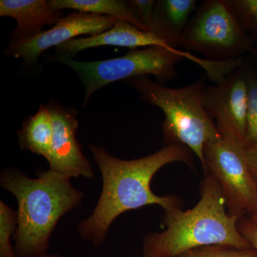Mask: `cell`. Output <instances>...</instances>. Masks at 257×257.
<instances>
[{
    "label": "cell",
    "instance_id": "23",
    "mask_svg": "<svg viewBox=\"0 0 257 257\" xmlns=\"http://www.w3.org/2000/svg\"><path fill=\"white\" fill-rule=\"evenodd\" d=\"M253 52V55H254L255 57H256L257 60V37H255V43L254 46L253 47V50L251 51Z\"/></svg>",
    "mask_w": 257,
    "mask_h": 257
},
{
    "label": "cell",
    "instance_id": "17",
    "mask_svg": "<svg viewBox=\"0 0 257 257\" xmlns=\"http://www.w3.org/2000/svg\"><path fill=\"white\" fill-rule=\"evenodd\" d=\"M18 211L0 200V257H18L11 239L18 229Z\"/></svg>",
    "mask_w": 257,
    "mask_h": 257
},
{
    "label": "cell",
    "instance_id": "3",
    "mask_svg": "<svg viewBox=\"0 0 257 257\" xmlns=\"http://www.w3.org/2000/svg\"><path fill=\"white\" fill-rule=\"evenodd\" d=\"M239 218L229 215L219 183L206 174L197 204L187 211L177 208L165 211V229L144 237L143 257H177L212 245L252 248L238 229Z\"/></svg>",
    "mask_w": 257,
    "mask_h": 257
},
{
    "label": "cell",
    "instance_id": "14",
    "mask_svg": "<svg viewBox=\"0 0 257 257\" xmlns=\"http://www.w3.org/2000/svg\"><path fill=\"white\" fill-rule=\"evenodd\" d=\"M20 148L46 160L50 155L53 136V124L50 108L41 104L35 114L28 116L18 133Z\"/></svg>",
    "mask_w": 257,
    "mask_h": 257
},
{
    "label": "cell",
    "instance_id": "9",
    "mask_svg": "<svg viewBox=\"0 0 257 257\" xmlns=\"http://www.w3.org/2000/svg\"><path fill=\"white\" fill-rule=\"evenodd\" d=\"M108 16L73 12L61 18L48 30L22 40H10L3 55L23 59L28 64L37 63L40 56L49 49L82 35H97L112 28L117 22Z\"/></svg>",
    "mask_w": 257,
    "mask_h": 257
},
{
    "label": "cell",
    "instance_id": "19",
    "mask_svg": "<svg viewBox=\"0 0 257 257\" xmlns=\"http://www.w3.org/2000/svg\"><path fill=\"white\" fill-rule=\"evenodd\" d=\"M177 257H257L253 248H238L227 245H212L194 248Z\"/></svg>",
    "mask_w": 257,
    "mask_h": 257
},
{
    "label": "cell",
    "instance_id": "13",
    "mask_svg": "<svg viewBox=\"0 0 257 257\" xmlns=\"http://www.w3.org/2000/svg\"><path fill=\"white\" fill-rule=\"evenodd\" d=\"M197 8V0L156 1L149 32L172 48H179L191 15Z\"/></svg>",
    "mask_w": 257,
    "mask_h": 257
},
{
    "label": "cell",
    "instance_id": "8",
    "mask_svg": "<svg viewBox=\"0 0 257 257\" xmlns=\"http://www.w3.org/2000/svg\"><path fill=\"white\" fill-rule=\"evenodd\" d=\"M204 108L223 138L244 144L247 114V85L244 60L221 82L205 86ZM245 145V144H244Z\"/></svg>",
    "mask_w": 257,
    "mask_h": 257
},
{
    "label": "cell",
    "instance_id": "2",
    "mask_svg": "<svg viewBox=\"0 0 257 257\" xmlns=\"http://www.w3.org/2000/svg\"><path fill=\"white\" fill-rule=\"evenodd\" d=\"M70 179L50 170L40 171L37 178L15 167L2 170L0 185L18 202V229L13 237L17 256L46 254L59 221L82 205L84 192Z\"/></svg>",
    "mask_w": 257,
    "mask_h": 257
},
{
    "label": "cell",
    "instance_id": "15",
    "mask_svg": "<svg viewBox=\"0 0 257 257\" xmlns=\"http://www.w3.org/2000/svg\"><path fill=\"white\" fill-rule=\"evenodd\" d=\"M57 10H72L81 13L111 17L118 21L126 22L143 30L147 29L135 18L127 4L122 0H50Z\"/></svg>",
    "mask_w": 257,
    "mask_h": 257
},
{
    "label": "cell",
    "instance_id": "1",
    "mask_svg": "<svg viewBox=\"0 0 257 257\" xmlns=\"http://www.w3.org/2000/svg\"><path fill=\"white\" fill-rule=\"evenodd\" d=\"M102 179V189L95 207L77 225L79 236L96 248L104 243L115 219L128 211L158 205L165 211L182 208V201L173 194L160 196L152 191V179L165 166L182 162L194 169L193 152L181 145H168L148 156L125 160L104 147L89 145Z\"/></svg>",
    "mask_w": 257,
    "mask_h": 257
},
{
    "label": "cell",
    "instance_id": "20",
    "mask_svg": "<svg viewBox=\"0 0 257 257\" xmlns=\"http://www.w3.org/2000/svg\"><path fill=\"white\" fill-rule=\"evenodd\" d=\"M127 4L135 18L150 30L156 1L154 0H128Z\"/></svg>",
    "mask_w": 257,
    "mask_h": 257
},
{
    "label": "cell",
    "instance_id": "5",
    "mask_svg": "<svg viewBox=\"0 0 257 257\" xmlns=\"http://www.w3.org/2000/svg\"><path fill=\"white\" fill-rule=\"evenodd\" d=\"M182 59L202 67L209 78H214L220 72V62L200 58L185 51L170 50L158 46L130 50L122 57L104 60L82 62L56 56L54 61L73 69L82 80L85 90L82 105L84 108L94 93L117 81L124 82L151 75L159 84L172 82L177 77L176 66Z\"/></svg>",
    "mask_w": 257,
    "mask_h": 257
},
{
    "label": "cell",
    "instance_id": "4",
    "mask_svg": "<svg viewBox=\"0 0 257 257\" xmlns=\"http://www.w3.org/2000/svg\"><path fill=\"white\" fill-rule=\"evenodd\" d=\"M124 83L138 92L145 102L163 111L165 119L162 133L165 145L188 147L204 168V147L221 137L203 103L205 77L179 88L166 87L149 77L128 79Z\"/></svg>",
    "mask_w": 257,
    "mask_h": 257
},
{
    "label": "cell",
    "instance_id": "11",
    "mask_svg": "<svg viewBox=\"0 0 257 257\" xmlns=\"http://www.w3.org/2000/svg\"><path fill=\"white\" fill-rule=\"evenodd\" d=\"M102 46L126 47L130 50L151 46L172 48L150 32L143 31L126 22L117 21L112 28L97 35L77 37L56 47V54L60 57L72 58L79 52L87 49Z\"/></svg>",
    "mask_w": 257,
    "mask_h": 257
},
{
    "label": "cell",
    "instance_id": "25",
    "mask_svg": "<svg viewBox=\"0 0 257 257\" xmlns=\"http://www.w3.org/2000/svg\"><path fill=\"white\" fill-rule=\"evenodd\" d=\"M250 219H251V221H253V222L257 223V210H256V214H255V215L253 216V217Z\"/></svg>",
    "mask_w": 257,
    "mask_h": 257
},
{
    "label": "cell",
    "instance_id": "7",
    "mask_svg": "<svg viewBox=\"0 0 257 257\" xmlns=\"http://www.w3.org/2000/svg\"><path fill=\"white\" fill-rule=\"evenodd\" d=\"M204 174H210L220 187L229 215L247 214L257 210V184L246 161L244 144L221 137L205 145Z\"/></svg>",
    "mask_w": 257,
    "mask_h": 257
},
{
    "label": "cell",
    "instance_id": "6",
    "mask_svg": "<svg viewBox=\"0 0 257 257\" xmlns=\"http://www.w3.org/2000/svg\"><path fill=\"white\" fill-rule=\"evenodd\" d=\"M254 43L225 0H204L191 18L179 48L202 54L208 60L229 62L243 58Z\"/></svg>",
    "mask_w": 257,
    "mask_h": 257
},
{
    "label": "cell",
    "instance_id": "22",
    "mask_svg": "<svg viewBox=\"0 0 257 257\" xmlns=\"http://www.w3.org/2000/svg\"><path fill=\"white\" fill-rule=\"evenodd\" d=\"M246 157L248 168L257 184V143L246 147Z\"/></svg>",
    "mask_w": 257,
    "mask_h": 257
},
{
    "label": "cell",
    "instance_id": "12",
    "mask_svg": "<svg viewBox=\"0 0 257 257\" xmlns=\"http://www.w3.org/2000/svg\"><path fill=\"white\" fill-rule=\"evenodd\" d=\"M0 17L16 20L10 40H22L44 31L47 25L53 27L63 18V13L54 9L47 0H1Z\"/></svg>",
    "mask_w": 257,
    "mask_h": 257
},
{
    "label": "cell",
    "instance_id": "10",
    "mask_svg": "<svg viewBox=\"0 0 257 257\" xmlns=\"http://www.w3.org/2000/svg\"><path fill=\"white\" fill-rule=\"evenodd\" d=\"M47 104L53 124L52 146L47 160L49 170L69 179H92L94 176L92 166L84 156L77 138L78 111L55 101Z\"/></svg>",
    "mask_w": 257,
    "mask_h": 257
},
{
    "label": "cell",
    "instance_id": "24",
    "mask_svg": "<svg viewBox=\"0 0 257 257\" xmlns=\"http://www.w3.org/2000/svg\"><path fill=\"white\" fill-rule=\"evenodd\" d=\"M40 257H62L60 255L57 254V253H46V254L43 255V256Z\"/></svg>",
    "mask_w": 257,
    "mask_h": 257
},
{
    "label": "cell",
    "instance_id": "21",
    "mask_svg": "<svg viewBox=\"0 0 257 257\" xmlns=\"http://www.w3.org/2000/svg\"><path fill=\"white\" fill-rule=\"evenodd\" d=\"M238 229L251 247L257 252V223L243 216L238 221Z\"/></svg>",
    "mask_w": 257,
    "mask_h": 257
},
{
    "label": "cell",
    "instance_id": "16",
    "mask_svg": "<svg viewBox=\"0 0 257 257\" xmlns=\"http://www.w3.org/2000/svg\"><path fill=\"white\" fill-rule=\"evenodd\" d=\"M247 85V114L245 147L257 143V69L251 68L244 62Z\"/></svg>",
    "mask_w": 257,
    "mask_h": 257
},
{
    "label": "cell",
    "instance_id": "18",
    "mask_svg": "<svg viewBox=\"0 0 257 257\" xmlns=\"http://www.w3.org/2000/svg\"><path fill=\"white\" fill-rule=\"evenodd\" d=\"M225 1L243 30L257 37V0Z\"/></svg>",
    "mask_w": 257,
    "mask_h": 257
}]
</instances>
